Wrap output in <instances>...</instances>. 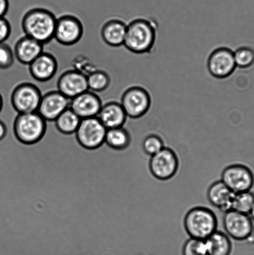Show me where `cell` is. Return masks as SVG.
Masks as SVG:
<instances>
[{
  "mask_svg": "<svg viewBox=\"0 0 254 255\" xmlns=\"http://www.w3.org/2000/svg\"><path fill=\"white\" fill-rule=\"evenodd\" d=\"M57 17L49 9L35 7L22 17L21 27L24 35L43 45L54 39Z\"/></svg>",
  "mask_w": 254,
  "mask_h": 255,
  "instance_id": "6da1fadb",
  "label": "cell"
},
{
  "mask_svg": "<svg viewBox=\"0 0 254 255\" xmlns=\"http://www.w3.org/2000/svg\"><path fill=\"white\" fill-rule=\"evenodd\" d=\"M155 40V27L148 20L137 19L127 25L124 46L129 51L136 54L149 52Z\"/></svg>",
  "mask_w": 254,
  "mask_h": 255,
  "instance_id": "7a4b0ae2",
  "label": "cell"
},
{
  "mask_svg": "<svg viewBox=\"0 0 254 255\" xmlns=\"http://www.w3.org/2000/svg\"><path fill=\"white\" fill-rule=\"evenodd\" d=\"M184 227L190 238L205 241L217 231L218 219L207 207H195L185 215Z\"/></svg>",
  "mask_w": 254,
  "mask_h": 255,
  "instance_id": "3957f363",
  "label": "cell"
},
{
  "mask_svg": "<svg viewBox=\"0 0 254 255\" xmlns=\"http://www.w3.org/2000/svg\"><path fill=\"white\" fill-rule=\"evenodd\" d=\"M47 121L36 112L17 114L12 123V129L17 139L24 143H33L43 136Z\"/></svg>",
  "mask_w": 254,
  "mask_h": 255,
  "instance_id": "277c9868",
  "label": "cell"
},
{
  "mask_svg": "<svg viewBox=\"0 0 254 255\" xmlns=\"http://www.w3.org/2000/svg\"><path fill=\"white\" fill-rule=\"evenodd\" d=\"M42 97L38 87L31 82H24L12 90L10 101L17 114H28L37 111Z\"/></svg>",
  "mask_w": 254,
  "mask_h": 255,
  "instance_id": "5b68a950",
  "label": "cell"
},
{
  "mask_svg": "<svg viewBox=\"0 0 254 255\" xmlns=\"http://www.w3.org/2000/svg\"><path fill=\"white\" fill-rule=\"evenodd\" d=\"M84 33V24L78 17L64 14L57 18L54 39L59 44L73 46L81 41Z\"/></svg>",
  "mask_w": 254,
  "mask_h": 255,
  "instance_id": "8992f818",
  "label": "cell"
},
{
  "mask_svg": "<svg viewBox=\"0 0 254 255\" xmlns=\"http://www.w3.org/2000/svg\"><path fill=\"white\" fill-rule=\"evenodd\" d=\"M250 215L230 210L225 212L223 227L226 234L231 239L245 241L253 236L254 226Z\"/></svg>",
  "mask_w": 254,
  "mask_h": 255,
  "instance_id": "52a82bcc",
  "label": "cell"
},
{
  "mask_svg": "<svg viewBox=\"0 0 254 255\" xmlns=\"http://www.w3.org/2000/svg\"><path fill=\"white\" fill-rule=\"evenodd\" d=\"M179 161L173 150L164 147L161 151L151 157L149 169L153 176L160 181L172 178L178 171Z\"/></svg>",
  "mask_w": 254,
  "mask_h": 255,
  "instance_id": "ba28073f",
  "label": "cell"
},
{
  "mask_svg": "<svg viewBox=\"0 0 254 255\" xmlns=\"http://www.w3.org/2000/svg\"><path fill=\"white\" fill-rule=\"evenodd\" d=\"M151 103L148 92L140 87L127 89L122 96L120 102L127 117L133 119L144 116L150 108Z\"/></svg>",
  "mask_w": 254,
  "mask_h": 255,
  "instance_id": "9c48e42d",
  "label": "cell"
},
{
  "mask_svg": "<svg viewBox=\"0 0 254 255\" xmlns=\"http://www.w3.org/2000/svg\"><path fill=\"white\" fill-rule=\"evenodd\" d=\"M234 193L250 191L254 185V175L245 165H230L223 170L221 180Z\"/></svg>",
  "mask_w": 254,
  "mask_h": 255,
  "instance_id": "30bf717a",
  "label": "cell"
},
{
  "mask_svg": "<svg viewBox=\"0 0 254 255\" xmlns=\"http://www.w3.org/2000/svg\"><path fill=\"white\" fill-rule=\"evenodd\" d=\"M106 131V128L96 117L82 119L76 134L82 146L93 149L103 143Z\"/></svg>",
  "mask_w": 254,
  "mask_h": 255,
  "instance_id": "8fae6325",
  "label": "cell"
},
{
  "mask_svg": "<svg viewBox=\"0 0 254 255\" xmlns=\"http://www.w3.org/2000/svg\"><path fill=\"white\" fill-rule=\"evenodd\" d=\"M71 99L59 91H52L42 95L37 113L45 121L53 122L60 115L70 107Z\"/></svg>",
  "mask_w": 254,
  "mask_h": 255,
  "instance_id": "7c38bea8",
  "label": "cell"
},
{
  "mask_svg": "<svg viewBox=\"0 0 254 255\" xmlns=\"http://www.w3.org/2000/svg\"><path fill=\"white\" fill-rule=\"evenodd\" d=\"M236 68L234 52L225 47L215 50L209 57L208 69L211 75L217 79L226 78Z\"/></svg>",
  "mask_w": 254,
  "mask_h": 255,
  "instance_id": "4fadbf2b",
  "label": "cell"
},
{
  "mask_svg": "<svg viewBox=\"0 0 254 255\" xmlns=\"http://www.w3.org/2000/svg\"><path fill=\"white\" fill-rule=\"evenodd\" d=\"M57 91L69 99L88 91L85 75L72 69L64 71L59 77Z\"/></svg>",
  "mask_w": 254,
  "mask_h": 255,
  "instance_id": "5bb4252c",
  "label": "cell"
},
{
  "mask_svg": "<svg viewBox=\"0 0 254 255\" xmlns=\"http://www.w3.org/2000/svg\"><path fill=\"white\" fill-rule=\"evenodd\" d=\"M103 106L100 97L95 92L87 91L71 99L69 108L81 119L98 116Z\"/></svg>",
  "mask_w": 254,
  "mask_h": 255,
  "instance_id": "9a60e30c",
  "label": "cell"
},
{
  "mask_svg": "<svg viewBox=\"0 0 254 255\" xmlns=\"http://www.w3.org/2000/svg\"><path fill=\"white\" fill-rule=\"evenodd\" d=\"M57 70L58 61L54 54L48 52H42L29 65L31 77L40 82L49 81L56 74Z\"/></svg>",
  "mask_w": 254,
  "mask_h": 255,
  "instance_id": "2e32d148",
  "label": "cell"
},
{
  "mask_svg": "<svg viewBox=\"0 0 254 255\" xmlns=\"http://www.w3.org/2000/svg\"><path fill=\"white\" fill-rule=\"evenodd\" d=\"M43 49V44L24 35L16 41L13 52L19 63L29 66L44 51Z\"/></svg>",
  "mask_w": 254,
  "mask_h": 255,
  "instance_id": "e0dca14e",
  "label": "cell"
},
{
  "mask_svg": "<svg viewBox=\"0 0 254 255\" xmlns=\"http://www.w3.org/2000/svg\"><path fill=\"white\" fill-rule=\"evenodd\" d=\"M96 117L107 129L124 127L128 118L121 104L117 102L103 105Z\"/></svg>",
  "mask_w": 254,
  "mask_h": 255,
  "instance_id": "ac0fdd59",
  "label": "cell"
},
{
  "mask_svg": "<svg viewBox=\"0 0 254 255\" xmlns=\"http://www.w3.org/2000/svg\"><path fill=\"white\" fill-rule=\"evenodd\" d=\"M234 196L235 193L222 181L214 182L209 187L207 192L210 204L223 212L231 210Z\"/></svg>",
  "mask_w": 254,
  "mask_h": 255,
  "instance_id": "d6986e66",
  "label": "cell"
},
{
  "mask_svg": "<svg viewBox=\"0 0 254 255\" xmlns=\"http://www.w3.org/2000/svg\"><path fill=\"white\" fill-rule=\"evenodd\" d=\"M127 25L121 20L111 19L103 25L101 36L108 46L118 47L124 45L126 34Z\"/></svg>",
  "mask_w": 254,
  "mask_h": 255,
  "instance_id": "ffe728a7",
  "label": "cell"
},
{
  "mask_svg": "<svg viewBox=\"0 0 254 255\" xmlns=\"http://www.w3.org/2000/svg\"><path fill=\"white\" fill-rule=\"evenodd\" d=\"M208 255H230L232 251L230 237L223 232L216 231L205 240Z\"/></svg>",
  "mask_w": 254,
  "mask_h": 255,
  "instance_id": "44dd1931",
  "label": "cell"
},
{
  "mask_svg": "<svg viewBox=\"0 0 254 255\" xmlns=\"http://www.w3.org/2000/svg\"><path fill=\"white\" fill-rule=\"evenodd\" d=\"M108 146L118 150H123L130 146V133L124 127L107 129L105 140Z\"/></svg>",
  "mask_w": 254,
  "mask_h": 255,
  "instance_id": "7402d4cb",
  "label": "cell"
},
{
  "mask_svg": "<svg viewBox=\"0 0 254 255\" xmlns=\"http://www.w3.org/2000/svg\"><path fill=\"white\" fill-rule=\"evenodd\" d=\"M82 119L70 108L60 115L54 122L59 131L64 134H72L78 129Z\"/></svg>",
  "mask_w": 254,
  "mask_h": 255,
  "instance_id": "603a6c76",
  "label": "cell"
},
{
  "mask_svg": "<svg viewBox=\"0 0 254 255\" xmlns=\"http://www.w3.org/2000/svg\"><path fill=\"white\" fill-rule=\"evenodd\" d=\"M86 77L89 91L95 93L105 91L111 84L110 76L104 70L96 69Z\"/></svg>",
  "mask_w": 254,
  "mask_h": 255,
  "instance_id": "cb8c5ba5",
  "label": "cell"
},
{
  "mask_svg": "<svg viewBox=\"0 0 254 255\" xmlns=\"http://www.w3.org/2000/svg\"><path fill=\"white\" fill-rule=\"evenodd\" d=\"M254 204V194L246 191L235 194L231 210L245 214H250Z\"/></svg>",
  "mask_w": 254,
  "mask_h": 255,
  "instance_id": "d4e9b609",
  "label": "cell"
},
{
  "mask_svg": "<svg viewBox=\"0 0 254 255\" xmlns=\"http://www.w3.org/2000/svg\"><path fill=\"white\" fill-rule=\"evenodd\" d=\"M236 67L248 68L254 64V51L248 47H240L234 52Z\"/></svg>",
  "mask_w": 254,
  "mask_h": 255,
  "instance_id": "484cf974",
  "label": "cell"
},
{
  "mask_svg": "<svg viewBox=\"0 0 254 255\" xmlns=\"http://www.w3.org/2000/svg\"><path fill=\"white\" fill-rule=\"evenodd\" d=\"M183 255H208L205 241L189 239L184 244Z\"/></svg>",
  "mask_w": 254,
  "mask_h": 255,
  "instance_id": "4316f807",
  "label": "cell"
},
{
  "mask_svg": "<svg viewBox=\"0 0 254 255\" xmlns=\"http://www.w3.org/2000/svg\"><path fill=\"white\" fill-rule=\"evenodd\" d=\"M143 147L144 152L153 156L165 147L163 139L156 134H150L144 139Z\"/></svg>",
  "mask_w": 254,
  "mask_h": 255,
  "instance_id": "83f0119b",
  "label": "cell"
},
{
  "mask_svg": "<svg viewBox=\"0 0 254 255\" xmlns=\"http://www.w3.org/2000/svg\"><path fill=\"white\" fill-rule=\"evenodd\" d=\"M14 54L11 47L5 43L0 44V69L6 70L12 66Z\"/></svg>",
  "mask_w": 254,
  "mask_h": 255,
  "instance_id": "f1b7e54d",
  "label": "cell"
},
{
  "mask_svg": "<svg viewBox=\"0 0 254 255\" xmlns=\"http://www.w3.org/2000/svg\"><path fill=\"white\" fill-rule=\"evenodd\" d=\"M73 67L74 69L85 75L86 77L97 69L89 59L85 56H82V55L77 56L74 59Z\"/></svg>",
  "mask_w": 254,
  "mask_h": 255,
  "instance_id": "f546056e",
  "label": "cell"
},
{
  "mask_svg": "<svg viewBox=\"0 0 254 255\" xmlns=\"http://www.w3.org/2000/svg\"><path fill=\"white\" fill-rule=\"evenodd\" d=\"M11 34V25L5 17H0V44L4 43Z\"/></svg>",
  "mask_w": 254,
  "mask_h": 255,
  "instance_id": "4dcf8cb0",
  "label": "cell"
},
{
  "mask_svg": "<svg viewBox=\"0 0 254 255\" xmlns=\"http://www.w3.org/2000/svg\"><path fill=\"white\" fill-rule=\"evenodd\" d=\"M9 0H0V17H4L9 9Z\"/></svg>",
  "mask_w": 254,
  "mask_h": 255,
  "instance_id": "1f68e13d",
  "label": "cell"
},
{
  "mask_svg": "<svg viewBox=\"0 0 254 255\" xmlns=\"http://www.w3.org/2000/svg\"><path fill=\"white\" fill-rule=\"evenodd\" d=\"M7 132V127L3 121L0 120V141L3 139L6 136Z\"/></svg>",
  "mask_w": 254,
  "mask_h": 255,
  "instance_id": "d6a6232c",
  "label": "cell"
},
{
  "mask_svg": "<svg viewBox=\"0 0 254 255\" xmlns=\"http://www.w3.org/2000/svg\"><path fill=\"white\" fill-rule=\"evenodd\" d=\"M2 107H3V99H2L1 94H0V113L2 111Z\"/></svg>",
  "mask_w": 254,
  "mask_h": 255,
  "instance_id": "836d02e7",
  "label": "cell"
},
{
  "mask_svg": "<svg viewBox=\"0 0 254 255\" xmlns=\"http://www.w3.org/2000/svg\"><path fill=\"white\" fill-rule=\"evenodd\" d=\"M249 215H250L251 218L252 219L253 221H254V204L253 205V208L251 209L250 213Z\"/></svg>",
  "mask_w": 254,
  "mask_h": 255,
  "instance_id": "e575fe53",
  "label": "cell"
},
{
  "mask_svg": "<svg viewBox=\"0 0 254 255\" xmlns=\"http://www.w3.org/2000/svg\"><path fill=\"white\" fill-rule=\"evenodd\" d=\"M253 235H254V234H253Z\"/></svg>",
  "mask_w": 254,
  "mask_h": 255,
  "instance_id": "d590c367",
  "label": "cell"
}]
</instances>
